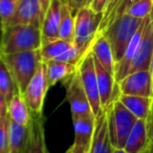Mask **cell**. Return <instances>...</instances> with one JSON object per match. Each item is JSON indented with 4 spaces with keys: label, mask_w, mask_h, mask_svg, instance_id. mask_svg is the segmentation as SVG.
I'll return each instance as SVG.
<instances>
[{
    "label": "cell",
    "mask_w": 153,
    "mask_h": 153,
    "mask_svg": "<svg viewBox=\"0 0 153 153\" xmlns=\"http://www.w3.org/2000/svg\"><path fill=\"white\" fill-rule=\"evenodd\" d=\"M41 24H17L2 30L1 55L38 51L42 46Z\"/></svg>",
    "instance_id": "cell-1"
},
{
    "label": "cell",
    "mask_w": 153,
    "mask_h": 153,
    "mask_svg": "<svg viewBox=\"0 0 153 153\" xmlns=\"http://www.w3.org/2000/svg\"><path fill=\"white\" fill-rule=\"evenodd\" d=\"M0 61H2L5 64L15 81L18 91L23 96L33 76L36 74L42 59H41L40 49H38V51L1 55Z\"/></svg>",
    "instance_id": "cell-2"
},
{
    "label": "cell",
    "mask_w": 153,
    "mask_h": 153,
    "mask_svg": "<svg viewBox=\"0 0 153 153\" xmlns=\"http://www.w3.org/2000/svg\"><path fill=\"white\" fill-rule=\"evenodd\" d=\"M145 19L124 14L110 24L102 34L106 36L112 48L115 65L122 60L131 39Z\"/></svg>",
    "instance_id": "cell-3"
},
{
    "label": "cell",
    "mask_w": 153,
    "mask_h": 153,
    "mask_svg": "<svg viewBox=\"0 0 153 153\" xmlns=\"http://www.w3.org/2000/svg\"><path fill=\"white\" fill-rule=\"evenodd\" d=\"M106 112L111 144L114 148L124 149L138 119L120 102L119 99L111 103Z\"/></svg>",
    "instance_id": "cell-4"
},
{
    "label": "cell",
    "mask_w": 153,
    "mask_h": 153,
    "mask_svg": "<svg viewBox=\"0 0 153 153\" xmlns=\"http://www.w3.org/2000/svg\"><path fill=\"white\" fill-rule=\"evenodd\" d=\"M103 14H96L89 5L82 7L74 16V44L83 53L90 51L92 42L99 34Z\"/></svg>",
    "instance_id": "cell-5"
},
{
    "label": "cell",
    "mask_w": 153,
    "mask_h": 153,
    "mask_svg": "<svg viewBox=\"0 0 153 153\" xmlns=\"http://www.w3.org/2000/svg\"><path fill=\"white\" fill-rule=\"evenodd\" d=\"M78 71H79L82 85H83L84 90L89 100L92 112L96 115V117H99L104 110L102 109V105H101L94 57L91 51H88L84 59L80 62V64L78 65Z\"/></svg>",
    "instance_id": "cell-6"
},
{
    "label": "cell",
    "mask_w": 153,
    "mask_h": 153,
    "mask_svg": "<svg viewBox=\"0 0 153 153\" xmlns=\"http://www.w3.org/2000/svg\"><path fill=\"white\" fill-rule=\"evenodd\" d=\"M48 88L46 63L40 62L36 74L33 76L23 94L32 114H43V105Z\"/></svg>",
    "instance_id": "cell-7"
},
{
    "label": "cell",
    "mask_w": 153,
    "mask_h": 153,
    "mask_svg": "<svg viewBox=\"0 0 153 153\" xmlns=\"http://www.w3.org/2000/svg\"><path fill=\"white\" fill-rule=\"evenodd\" d=\"M51 3V0H19L16 14L7 26L33 23L42 25Z\"/></svg>",
    "instance_id": "cell-8"
},
{
    "label": "cell",
    "mask_w": 153,
    "mask_h": 153,
    "mask_svg": "<svg viewBox=\"0 0 153 153\" xmlns=\"http://www.w3.org/2000/svg\"><path fill=\"white\" fill-rule=\"evenodd\" d=\"M64 83L66 87V99L69 102L72 119L94 113L87 94L82 85L79 71H76Z\"/></svg>",
    "instance_id": "cell-9"
},
{
    "label": "cell",
    "mask_w": 153,
    "mask_h": 153,
    "mask_svg": "<svg viewBox=\"0 0 153 153\" xmlns=\"http://www.w3.org/2000/svg\"><path fill=\"white\" fill-rule=\"evenodd\" d=\"M117 84L121 94H123L153 98V80L151 70H140L129 74Z\"/></svg>",
    "instance_id": "cell-10"
},
{
    "label": "cell",
    "mask_w": 153,
    "mask_h": 153,
    "mask_svg": "<svg viewBox=\"0 0 153 153\" xmlns=\"http://www.w3.org/2000/svg\"><path fill=\"white\" fill-rule=\"evenodd\" d=\"M150 18H151V14H150V16L147 17L146 19L144 20V22L140 24L138 30H136V33L134 34L133 38L130 41L129 45H128L127 49H126V51H125V55L123 56L121 61L115 65V82H117V83L121 82L122 80L125 79L126 76H128L130 65H131L132 61H133L135 56L137 55V53H138L140 43H142L144 35H145V33H146L147 26H148V23H149V21H150Z\"/></svg>",
    "instance_id": "cell-11"
},
{
    "label": "cell",
    "mask_w": 153,
    "mask_h": 153,
    "mask_svg": "<svg viewBox=\"0 0 153 153\" xmlns=\"http://www.w3.org/2000/svg\"><path fill=\"white\" fill-rule=\"evenodd\" d=\"M153 61V11L146 33L140 43L137 55L135 56L129 68V74L140 70H150Z\"/></svg>",
    "instance_id": "cell-12"
},
{
    "label": "cell",
    "mask_w": 153,
    "mask_h": 153,
    "mask_svg": "<svg viewBox=\"0 0 153 153\" xmlns=\"http://www.w3.org/2000/svg\"><path fill=\"white\" fill-rule=\"evenodd\" d=\"M62 0H51L46 15L42 22V44L51 42L57 39H60L58 36L60 22L62 18Z\"/></svg>",
    "instance_id": "cell-13"
},
{
    "label": "cell",
    "mask_w": 153,
    "mask_h": 153,
    "mask_svg": "<svg viewBox=\"0 0 153 153\" xmlns=\"http://www.w3.org/2000/svg\"><path fill=\"white\" fill-rule=\"evenodd\" d=\"M147 120H137L125 145L127 153H148L152 147Z\"/></svg>",
    "instance_id": "cell-14"
},
{
    "label": "cell",
    "mask_w": 153,
    "mask_h": 153,
    "mask_svg": "<svg viewBox=\"0 0 153 153\" xmlns=\"http://www.w3.org/2000/svg\"><path fill=\"white\" fill-rule=\"evenodd\" d=\"M113 150L114 147L111 144L109 136L107 112L105 110L99 117H97L96 129L90 145L89 153H113Z\"/></svg>",
    "instance_id": "cell-15"
},
{
    "label": "cell",
    "mask_w": 153,
    "mask_h": 153,
    "mask_svg": "<svg viewBox=\"0 0 153 153\" xmlns=\"http://www.w3.org/2000/svg\"><path fill=\"white\" fill-rule=\"evenodd\" d=\"M25 153H47L43 114H32Z\"/></svg>",
    "instance_id": "cell-16"
},
{
    "label": "cell",
    "mask_w": 153,
    "mask_h": 153,
    "mask_svg": "<svg viewBox=\"0 0 153 153\" xmlns=\"http://www.w3.org/2000/svg\"><path fill=\"white\" fill-rule=\"evenodd\" d=\"M94 57L104 66L105 69L108 70L110 74L115 76V61L113 57L112 48L109 43L108 39L104 34L100 33L96 37L90 47Z\"/></svg>",
    "instance_id": "cell-17"
},
{
    "label": "cell",
    "mask_w": 153,
    "mask_h": 153,
    "mask_svg": "<svg viewBox=\"0 0 153 153\" xmlns=\"http://www.w3.org/2000/svg\"><path fill=\"white\" fill-rule=\"evenodd\" d=\"M96 121L97 117L94 113L72 119L74 128V143L90 148L96 129Z\"/></svg>",
    "instance_id": "cell-18"
},
{
    "label": "cell",
    "mask_w": 153,
    "mask_h": 153,
    "mask_svg": "<svg viewBox=\"0 0 153 153\" xmlns=\"http://www.w3.org/2000/svg\"><path fill=\"white\" fill-rule=\"evenodd\" d=\"M119 100L138 120H148L153 104V98L127 96L121 94Z\"/></svg>",
    "instance_id": "cell-19"
},
{
    "label": "cell",
    "mask_w": 153,
    "mask_h": 153,
    "mask_svg": "<svg viewBox=\"0 0 153 153\" xmlns=\"http://www.w3.org/2000/svg\"><path fill=\"white\" fill-rule=\"evenodd\" d=\"M48 85L53 86L58 82H65L78 71V65L65 62L51 61L46 63Z\"/></svg>",
    "instance_id": "cell-20"
},
{
    "label": "cell",
    "mask_w": 153,
    "mask_h": 153,
    "mask_svg": "<svg viewBox=\"0 0 153 153\" xmlns=\"http://www.w3.org/2000/svg\"><path fill=\"white\" fill-rule=\"evenodd\" d=\"M9 114L12 121L24 127H28L32 122V112L24 100V97L19 92H17L10 102Z\"/></svg>",
    "instance_id": "cell-21"
},
{
    "label": "cell",
    "mask_w": 153,
    "mask_h": 153,
    "mask_svg": "<svg viewBox=\"0 0 153 153\" xmlns=\"http://www.w3.org/2000/svg\"><path fill=\"white\" fill-rule=\"evenodd\" d=\"M137 1L140 0H110L103 16L102 22L99 28V34L104 32L117 18L127 13L128 9Z\"/></svg>",
    "instance_id": "cell-22"
},
{
    "label": "cell",
    "mask_w": 153,
    "mask_h": 153,
    "mask_svg": "<svg viewBox=\"0 0 153 153\" xmlns=\"http://www.w3.org/2000/svg\"><path fill=\"white\" fill-rule=\"evenodd\" d=\"M28 130H30V126L24 127V126L18 125L11 120L9 153H25Z\"/></svg>",
    "instance_id": "cell-23"
},
{
    "label": "cell",
    "mask_w": 153,
    "mask_h": 153,
    "mask_svg": "<svg viewBox=\"0 0 153 153\" xmlns=\"http://www.w3.org/2000/svg\"><path fill=\"white\" fill-rule=\"evenodd\" d=\"M18 91L13 76L10 74L5 64L0 61V100L4 101L9 107L10 102Z\"/></svg>",
    "instance_id": "cell-24"
},
{
    "label": "cell",
    "mask_w": 153,
    "mask_h": 153,
    "mask_svg": "<svg viewBox=\"0 0 153 153\" xmlns=\"http://www.w3.org/2000/svg\"><path fill=\"white\" fill-rule=\"evenodd\" d=\"M72 44H74V42L68 40H63V39H57L55 41L42 44L40 48L42 62L48 63V62L55 60L56 58L62 55L65 51H67Z\"/></svg>",
    "instance_id": "cell-25"
},
{
    "label": "cell",
    "mask_w": 153,
    "mask_h": 153,
    "mask_svg": "<svg viewBox=\"0 0 153 153\" xmlns=\"http://www.w3.org/2000/svg\"><path fill=\"white\" fill-rule=\"evenodd\" d=\"M19 0H0V18H1V30H5L12 18L16 14Z\"/></svg>",
    "instance_id": "cell-26"
},
{
    "label": "cell",
    "mask_w": 153,
    "mask_h": 153,
    "mask_svg": "<svg viewBox=\"0 0 153 153\" xmlns=\"http://www.w3.org/2000/svg\"><path fill=\"white\" fill-rule=\"evenodd\" d=\"M153 11V0H140L128 9V15L138 19H146Z\"/></svg>",
    "instance_id": "cell-27"
},
{
    "label": "cell",
    "mask_w": 153,
    "mask_h": 153,
    "mask_svg": "<svg viewBox=\"0 0 153 153\" xmlns=\"http://www.w3.org/2000/svg\"><path fill=\"white\" fill-rule=\"evenodd\" d=\"M85 56H86L85 53H83L81 49H79L76 45L72 44L67 51H65L62 55H60L59 57H57L55 60H53V61L65 62V63L79 65L80 62L84 59Z\"/></svg>",
    "instance_id": "cell-28"
},
{
    "label": "cell",
    "mask_w": 153,
    "mask_h": 153,
    "mask_svg": "<svg viewBox=\"0 0 153 153\" xmlns=\"http://www.w3.org/2000/svg\"><path fill=\"white\" fill-rule=\"evenodd\" d=\"M109 1L110 0H90L89 7L96 14H103L104 15Z\"/></svg>",
    "instance_id": "cell-29"
},
{
    "label": "cell",
    "mask_w": 153,
    "mask_h": 153,
    "mask_svg": "<svg viewBox=\"0 0 153 153\" xmlns=\"http://www.w3.org/2000/svg\"><path fill=\"white\" fill-rule=\"evenodd\" d=\"M68 2L70 3L72 10L74 11V15H76V12L79 11V10H81L82 7L89 5L90 0H68Z\"/></svg>",
    "instance_id": "cell-30"
},
{
    "label": "cell",
    "mask_w": 153,
    "mask_h": 153,
    "mask_svg": "<svg viewBox=\"0 0 153 153\" xmlns=\"http://www.w3.org/2000/svg\"><path fill=\"white\" fill-rule=\"evenodd\" d=\"M147 126H148L149 136H150V140L153 144V104H152V107H151L149 117H148V120H147Z\"/></svg>",
    "instance_id": "cell-31"
},
{
    "label": "cell",
    "mask_w": 153,
    "mask_h": 153,
    "mask_svg": "<svg viewBox=\"0 0 153 153\" xmlns=\"http://www.w3.org/2000/svg\"><path fill=\"white\" fill-rule=\"evenodd\" d=\"M89 147L83 146V145L76 144V143L74 142L71 146V150L72 153H89Z\"/></svg>",
    "instance_id": "cell-32"
},
{
    "label": "cell",
    "mask_w": 153,
    "mask_h": 153,
    "mask_svg": "<svg viewBox=\"0 0 153 153\" xmlns=\"http://www.w3.org/2000/svg\"><path fill=\"white\" fill-rule=\"evenodd\" d=\"M113 153H127L125 149H121V148H114Z\"/></svg>",
    "instance_id": "cell-33"
},
{
    "label": "cell",
    "mask_w": 153,
    "mask_h": 153,
    "mask_svg": "<svg viewBox=\"0 0 153 153\" xmlns=\"http://www.w3.org/2000/svg\"><path fill=\"white\" fill-rule=\"evenodd\" d=\"M151 74H152V80H153V61H152V65H151Z\"/></svg>",
    "instance_id": "cell-34"
},
{
    "label": "cell",
    "mask_w": 153,
    "mask_h": 153,
    "mask_svg": "<svg viewBox=\"0 0 153 153\" xmlns=\"http://www.w3.org/2000/svg\"><path fill=\"white\" fill-rule=\"evenodd\" d=\"M65 153H72V150H71V147H70V148L69 149H68V150L67 151H66V152Z\"/></svg>",
    "instance_id": "cell-35"
},
{
    "label": "cell",
    "mask_w": 153,
    "mask_h": 153,
    "mask_svg": "<svg viewBox=\"0 0 153 153\" xmlns=\"http://www.w3.org/2000/svg\"><path fill=\"white\" fill-rule=\"evenodd\" d=\"M148 153H153V145H152V147H151V149H150V151H149Z\"/></svg>",
    "instance_id": "cell-36"
}]
</instances>
